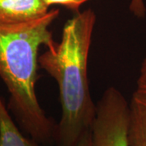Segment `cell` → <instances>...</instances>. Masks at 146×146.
<instances>
[{"label": "cell", "instance_id": "obj_10", "mask_svg": "<svg viewBox=\"0 0 146 146\" xmlns=\"http://www.w3.org/2000/svg\"><path fill=\"white\" fill-rule=\"evenodd\" d=\"M75 146H92L90 131L84 133Z\"/></svg>", "mask_w": 146, "mask_h": 146}, {"label": "cell", "instance_id": "obj_4", "mask_svg": "<svg viewBox=\"0 0 146 146\" xmlns=\"http://www.w3.org/2000/svg\"><path fill=\"white\" fill-rule=\"evenodd\" d=\"M50 11L43 0H0V23L18 24L41 18Z\"/></svg>", "mask_w": 146, "mask_h": 146}, {"label": "cell", "instance_id": "obj_6", "mask_svg": "<svg viewBox=\"0 0 146 146\" xmlns=\"http://www.w3.org/2000/svg\"><path fill=\"white\" fill-rule=\"evenodd\" d=\"M0 146H40L33 139L24 136L16 127L15 122L0 96Z\"/></svg>", "mask_w": 146, "mask_h": 146}, {"label": "cell", "instance_id": "obj_2", "mask_svg": "<svg viewBox=\"0 0 146 146\" xmlns=\"http://www.w3.org/2000/svg\"><path fill=\"white\" fill-rule=\"evenodd\" d=\"M59 11L33 21L0 23V78L10 94L9 108L19 124L39 144L54 141L56 123L48 118L36 93L39 50L51 46L50 25Z\"/></svg>", "mask_w": 146, "mask_h": 146}, {"label": "cell", "instance_id": "obj_8", "mask_svg": "<svg viewBox=\"0 0 146 146\" xmlns=\"http://www.w3.org/2000/svg\"><path fill=\"white\" fill-rule=\"evenodd\" d=\"M129 10L137 18H144L146 16V7L144 0H130Z\"/></svg>", "mask_w": 146, "mask_h": 146}, {"label": "cell", "instance_id": "obj_1", "mask_svg": "<svg viewBox=\"0 0 146 146\" xmlns=\"http://www.w3.org/2000/svg\"><path fill=\"white\" fill-rule=\"evenodd\" d=\"M96 14L91 8L76 12L63 28L61 39L39 55V66L58 84L61 117L54 141L75 146L91 129L96 105L89 89L88 64Z\"/></svg>", "mask_w": 146, "mask_h": 146}, {"label": "cell", "instance_id": "obj_3", "mask_svg": "<svg viewBox=\"0 0 146 146\" xmlns=\"http://www.w3.org/2000/svg\"><path fill=\"white\" fill-rule=\"evenodd\" d=\"M129 102L115 87H109L96 105L90 129L92 146H129Z\"/></svg>", "mask_w": 146, "mask_h": 146}, {"label": "cell", "instance_id": "obj_9", "mask_svg": "<svg viewBox=\"0 0 146 146\" xmlns=\"http://www.w3.org/2000/svg\"><path fill=\"white\" fill-rule=\"evenodd\" d=\"M136 84H137L136 89L146 92V57L141 63Z\"/></svg>", "mask_w": 146, "mask_h": 146}, {"label": "cell", "instance_id": "obj_7", "mask_svg": "<svg viewBox=\"0 0 146 146\" xmlns=\"http://www.w3.org/2000/svg\"><path fill=\"white\" fill-rule=\"evenodd\" d=\"M48 7L51 6H63L76 13L79 12V9L84 3L90 0H43Z\"/></svg>", "mask_w": 146, "mask_h": 146}, {"label": "cell", "instance_id": "obj_5", "mask_svg": "<svg viewBox=\"0 0 146 146\" xmlns=\"http://www.w3.org/2000/svg\"><path fill=\"white\" fill-rule=\"evenodd\" d=\"M129 146H146V92L136 89L129 102Z\"/></svg>", "mask_w": 146, "mask_h": 146}]
</instances>
